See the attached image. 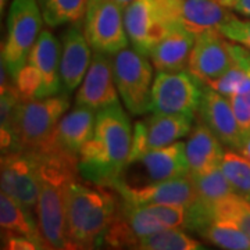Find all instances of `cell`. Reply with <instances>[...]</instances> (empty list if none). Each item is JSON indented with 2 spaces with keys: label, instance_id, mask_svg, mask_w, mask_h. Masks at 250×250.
<instances>
[{
  "label": "cell",
  "instance_id": "1",
  "mask_svg": "<svg viewBox=\"0 0 250 250\" xmlns=\"http://www.w3.org/2000/svg\"><path fill=\"white\" fill-rule=\"evenodd\" d=\"M134 131L120 103L96 113L95 132L78 154V172L92 185L111 188L121 177L132 149Z\"/></svg>",
  "mask_w": 250,
  "mask_h": 250
},
{
  "label": "cell",
  "instance_id": "2",
  "mask_svg": "<svg viewBox=\"0 0 250 250\" xmlns=\"http://www.w3.org/2000/svg\"><path fill=\"white\" fill-rule=\"evenodd\" d=\"M41 164V192L36 223L46 249H72L67 236V190L78 172V156L52 146L36 153Z\"/></svg>",
  "mask_w": 250,
  "mask_h": 250
},
{
  "label": "cell",
  "instance_id": "3",
  "mask_svg": "<svg viewBox=\"0 0 250 250\" xmlns=\"http://www.w3.org/2000/svg\"><path fill=\"white\" fill-rule=\"evenodd\" d=\"M116 213L117 197L106 187L72 181L65 203L67 236L72 249H93L102 245Z\"/></svg>",
  "mask_w": 250,
  "mask_h": 250
},
{
  "label": "cell",
  "instance_id": "4",
  "mask_svg": "<svg viewBox=\"0 0 250 250\" xmlns=\"http://www.w3.org/2000/svg\"><path fill=\"white\" fill-rule=\"evenodd\" d=\"M70 108L68 95L21 100L14 121V150L41 153L52 146L53 134L59 121Z\"/></svg>",
  "mask_w": 250,
  "mask_h": 250
},
{
  "label": "cell",
  "instance_id": "5",
  "mask_svg": "<svg viewBox=\"0 0 250 250\" xmlns=\"http://www.w3.org/2000/svg\"><path fill=\"white\" fill-rule=\"evenodd\" d=\"M124 24L132 47L149 56L164 36L179 28L177 0H135L124 9Z\"/></svg>",
  "mask_w": 250,
  "mask_h": 250
},
{
  "label": "cell",
  "instance_id": "6",
  "mask_svg": "<svg viewBox=\"0 0 250 250\" xmlns=\"http://www.w3.org/2000/svg\"><path fill=\"white\" fill-rule=\"evenodd\" d=\"M43 16L38 0H13L7 13V35L1 46V60L11 78L28 62V57L42 32Z\"/></svg>",
  "mask_w": 250,
  "mask_h": 250
},
{
  "label": "cell",
  "instance_id": "7",
  "mask_svg": "<svg viewBox=\"0 0 250 250\" xmlns=\"http://www.w3.org/2000/svg\"><path fill=\"white\" fill-rule=\"evenodd\" d=\"M113 71L118 95L126 110L134 114H145L152 106L153 64L146 54L136 52L134 47H125L113 57Z\"/></svg>",
  "mask_w": 250,
  "mask_h": 250
},
{
  "label": "cell",
  "instance_id": "8",
  "mask_svg": "<svg viewBox=\"0 0 250 250\" xmlns=\"http://www.w3.org/2000/svg\"><path fill=\"white\" fill-rule=\"evenodd\" d=\"M189 174L190 168L188 163L187 147L185 143L178 141L164 147L149 149L134 159H129L121 177L116 182L141 187L185 177Z\"/></svg>",
  "mask_w": 250,
  "mask_h": 250
},
{
  "label": "cell",
  "instance_id": "9",
  "mask_svg": "<svg viewBox=\"0 0 250 250\" xmlns=\"http://www.w3.org/2000/svg\"><path fill=\"white\" fill-rule=\"evenodd\" d=\"M205 83L192 72L157 71L152 89L153 113L195 117L203 96Z\"/></svg>",
  "mask_w": 250,
  "mask_h": 250
},
{
  "label": "cell",
  "instance_id": "10",
  "mask_svg": "<svg viewBox=\"0 0 250 250\" xmlns=\"http://www.w3.org/2000/svg\"><path fill=\"white\" fill-rule=\"evenodd\" d=\"M83 32L95 52L114 56L128 47L124 9L114 0H88Z\"/></svg>",
  "mask_w": 250,
  "mask_h": 250
},
{
  "label": "cell",
  "instance_id": "11",
  "mask_svg": "<svg viewBox=\"0 0 250 250\" xmlns=\"http://www.w3.org/2000/svg\"><path fill=\"white\" fill-rule=\"evenodd\" d=\"M0 184L1 190L24 208L36 211L41 192V164L36 153L13 150L1 154Z\"/></svg>",
  "mask_w": 250,
  "mask_h": 250
},
{
  "label": "cell",
  "instance_id": "12",
  "mask_svg": "<svg viewBox=\"0 0 250 250\" xmlns=\"http://www.w3.org/2000/svg\"><path fill=\"white\" fill-rule=\"evenodd\" d=\"M193 120L195 117L185 114L153 113L146 120L138 121L134 128L129 159H134L149 149H159L178 142L181 138L190 134Z\"/></svg>",
  "mask_w": 250,
  "mask_h": 250
},
{
  "label": "cell",
  "instance_id": "13",
  "mask_svg": "<svg viewBox=\"0 0 250 250\" xmlns=\"http://www.w3.org/2000/svg\"><path fill=\"white\" fill-rule=\"evenodd\" d=\"M114 189L123 200L132 205H178L189 207L196 202L197 195L193 179L189 175L167 179L161 182L132 187L123 182H116Z\"/></svg>",
  "mask_w": 250,
  "mask_h": 250
},
{
  "label": "cell",
  "instance_id": "14",
  "mask_svg": "<svg viewBox=\"0 0 250 250\" xmlns=\"http://www.w3.org/2000/svg\"><path fill=\"white\" fill-rule=\"evenodd\" d=\"M196 116L199 121L203 123L221 141L224 146L238 152L241 150L246 135L239 126L227 96L205 85Z\"/></svg>",
  "mask_w": 250,
  "mask_h": 250
},
{
  "label": "cell",
  "instance_id": "15",
  "mask_svg": "<svg viewBox=\"0 0 250 250\" xmlns=\"http://www.w3.org/2000/svg\"><path fill=\"white\" fill-rule=\"evenodd\" d=\"M232 64L231 42L218 31L196 36L190 52L188 70L205 85L220 78Z\"/></svg>",
  "mask_w": 250,
  "mask_h": 250
},
{
  "label": "cell",
  "instance_id": "16",
  "mask_svg": "<svg viewBox=\"0 0 250 250\" xmlns=\"http://www.w3.org/2000/svg\"><path fill=\"white\" fill-rule=\"evenodd\" d=\"M117 92L111 54L96 52L92 57L85 78L78 86L75 106H85L99 111L120 103Z\"/></svg>",
  "mask_w": 250,
  "mask_h": 250
},
{
  "label": "cell",
  "instance_id": "17",
  "mask_svg": "<svg viewBox=\"0 0 250 250\" xmlns=\"http://www.w3.org/2000/svg\"><path fill=\"white\" fill-rule=\"evenodd\" d=\"M90 47L85 32H82L78 25L68 28L62 34L60 50L62 93L71 95L78 89L92 62Z\"/></svg>",
  "mask_w": 250,
  "mask_h": 250
},
{
  "label": "cell",
  "instance_id": "18",
  "mask_svg": "<svg viewBox=\"0 0 250 250\" xmlns=\"http://www.w3.org/2000/svg\"><path fill=\"white\" fill-rule=\"evenodd\" d=\"M235 13L217 0H177V22L193 35L218 31Z\"/></svg>",
  "mask_w": 250,
  "mask_h": 250
},
{
  "label": "cell",
  "instance_id": "19",
  "mask_svg": "<svg viewBox=\"0 0 250 250\" xmlns=\"http://www.w3.org/2000/svg\"><path fill=\"white\" fill-rule=\"evenodd\" d=\"M95 110L85 106H75L59 121L53 134L52 146L78 156L83 145L90 141L95 132Z\"/></svg>",
  "mask_w": 250,
  "mask_h": 250
},
{
  "label": "cell",
  "instance_id": "20",
  "mask_svg": "<svg viewBox=\"0 0 250 250\" xmlns=\"http://www.w3.org/2000/svg\"><path fill=\"white\" fill-rule=\"evenodd\" d=\"M60 50L62 47L56 36L49 29H43L29 53L28 62L35 67L42 78L39 99L59 95L62 90Z\"/></svg>",
  "mask_w": 250,
  "mask_h": 250
},
{
  "label": "cell",
  "instance_id": "21",
  "mask_svg": "<svg viewBox=\"0 0 250 250\" xmlns=\"http://www.w3.org/2000/svg\"><path fill=\"white\" fill-rule=\"evenodd\" d=\"M223 146L221 141L199 121L185 143L190 174H203L218 168L225 153Z\"/></svg>",
  "mask_w": 250,
  "mask_h": 250
},
{
  "label": "cell",
  "instance_id": "22",
  "mask_svg": "<svg viewBox=\"0 0 250 250\" xmlns=\"http://www.w3.org/2000/svg\"><path fill=\"white\" fill-rule=\"evenodd\" d=\"M196 35L184 28H175L150 50L153 67L157 71H181L189 62Z\"/></svg>",
  "mask_w": 250,
  "mask_h": 250
},
{
  "label": "cell",
  "instance_id": "23",
  "mask_svg": "<svg viewBox=\"0 0 250 250\" xmlns=\"http://www.w3.org/2000/svg\"><path fill=\"white\" fill-rule=\"evenodd\" d=\"M0 225L3 238L11 235L27 236L38 242L39 245H42L43 249H46L38 223L34 220V213L28 211L27 208H24L3 190L0 193Z\"/></svg>",
  "mask_w": 250,
  "mask_h": 250
},
{
  "label": "cell",
  "instance_id": "24",
  "mask_svg": "<svg viewBox=\"0 0 250 250\" xmlns=\"http://www.w3.org/2000/svg\"><path fill=\"white\" fill-rule=\"evenodd\" d=\"M229 42H231V54H232L231 67L220 78L207 83V86L223 93L227 98L236 93L250 80V50L232 41Z\"/></svg>",
  "mask_w": 250,
  "mask_h": 250
},
{
  "label": "cell",
  "instance_id": "25",
  "mask_svg": "<svg viewBox=\"0 0 250 250\" xmlns=\"http://www.w3.org/2000/svg\"><path fill=\"white\" fill-rule=\"evenodd\" d=\"M197 233L203 239L221 249L250 250V239L248 235L233 224L227 221L213 218Z\"/></svg>",
  "mask_w": 250,
  "mask_h": 250
},
{
  "label": "cell",
  "instance_id": "26",
  "mask_svg": "<svg viewBox=\"0 0 250 250\" xmlns=\"http://www.w3.org/2000/svg\"><path fill=\"white\" fill-rule=\"evenodd\" d=\"M136 249L141 250H202V242L192 238L181 228H166L142 238Z\"/></svg>",
  "mask_w": 250,
  "mask_h": 250
},
{
  "label": "cell",
  "instance_id": "27",
  "mask_svg": "<svg viewBox=\"0 0 250 250\" xmlns=\"http://www.w3.org/2000/svg\"><path fill=\"white\" fill-rule=\"evenodd\" d=\"M43 21L49 27L77 22L86 13L88 0H38Z\"/></svg>",
  "mask_w": 250,
  "mask_h": 250
},
{
  "label": "cell",
  "instance_id": "28",
  "mask_svg": "<svg viewBox=\"0 0 250 250\" xmlns=\"http://www.w3.org/2000/svg\"><path fill=\"white\" fill-rule=\"evenodd\" d=\"M211 217L233 224L250 239V200L232 193L211 206Z\"/></svg>",
  "mask_w": 250,
  "mask_h": 250
},
{
  "label": "cell",
  "instance_id": "29",
  "mask_svg": "<svg viewBox=\"0 0 250 250\" xmlns=\"http://www.w3.org/2000/svg\"><path fill=\"white\" fill-rule=\"evenodd\" d=\"M196 189L197 200L213 206L227 196L235 193L231 184L225 178L221 168H214L203 174H190Z\"/></svg>",
  "mask_w": 250,
  "mask_h": 250
},
{
  "label": "cell",
  "instance_id": "30",
  "mask_svg": "<svg viewBox=\"0 0 250 250\" xmlns=\"http://www.w3.org/2000/svg\"><path fill=\"white\" fill-rule=\"evenodd\" d=\"M220 168L236 195L250 200V160L241 152L228 149L224 153Z\"/></svg>",
  "mask_w": 250,
  "mask_h": 250
},
{
  "label": "cell",
  "instance_id": "31",
  "mask_svg": "<svg viewBox=\"0 0 250 250\" xmlns=\"http://www.w3.org/2000/svg\"><path fill=\"white\" fill-rule=\"evenodd\" d=\"M13 82L22 100L39 99L42 89V78L32 64L27 62L16 75V78H13Z\"/></svg>",
  "mask_w": 250,
  "mask_h": 250
},
{
  "label": "cell",
  "instance_id": "32",
  "mask_svg": "<svg viewBox=\"0 0 250 250\" xmlns=\"http://www.w3.org/2000/svg\"><path fill=\"white\" fill-rule=\"evenodd\" d=\"M143 207L160 221L166 228H181L187 223V208L178 205H143Z\"/></svg>",
  "mask_w": 250,
  "mask_h": 250
},
{
  "label": "cell",
  "instance_id": "33",
  "mask_svg": "<svg viewBox=\"0 0 250 250\" xmlns=\"http://www.w3.org/2000/svg\"><path fill=\"white\" fill-rule=\"evenodd\" d=\"M218 32L228 41L243 45L250 50V18L242 20L233 14L225 24L220 27Z\"/></svg>",
  "mask_w": 250,
  "mask_h": 250
},
{
  "label": "cell",
  "instance_id": "34",
  "mask_svg": "<svg viewBox=\"0 0 250 250\" xmlns=\"http://www.w3.org/2000/svg\"><path fill=\"white\" fill-rule=\"evenodd\" d=\"M228 99L243 134L248 135L250 132V103L242 98L239 93H233L228 96Z\"/></svg>",
  "mask_w": 250,
  "mask_h": 250
},
{
  "label": "cell",
  "instance_id": "35",
  "mask_svg": "<svg viewBox=\"0 0 250 250\" xmlns=\"http://www.w3.org/2000/svg\"><path fill=\"white\" fill-rule=\"evenodd\" d=\"M3 243L6 246V249L9 250H36V249H43L42 245H39L38 242H35L31 238L27 236H21V235H11L7 236L6 241H3Z\"/></svg>",
  "mask_w": 250,
  "mask_h": 250
},
{
  "label": "cell",
  "instance_id": "36",
  "mask_svg": "<svg viewBox=\"0 0 250 250\" xmlns=\"http://www.w3.org/2000/svg\"><path fill=\"white\" fill-rule=\"evenodd\" d=\"M235 14L250 18V0H217Z\"/></svg>",
  "mask_w": 250,
  "mask_h": 250
},
{
  "label": "cell",
  "instance_id": "37",
  "mask_svg": "<svg viewBox=\"0 0 250 250\" xmlns=\"http://www.w3.org/2000/svg\"><path fill=\"white\" fill-rule=\"evenodd\" d=\"M239 152H241L245 157H248V159L250 160V132L246 135V138H245V141H243V145H242V147Z\"/></svg>",
  "mask_w": 250,
  "mask_h": 250
},
{
  "label": "cell",
  "instance_id": "38",
  "mask_svg": "<svg viewBox=\"0 0 250 250\" xmlns=\"http://www.w3.org/2000/svg\"><path fill=\"white\" fill-rule=\"evenodd\" d=\"M114 1H117V3H118L121 7H123V9H125L126 6H129L131 3H134L135 0H114Z\"/></svg>",
  "mask_w": 250,
  "mask_h": 250
},
{
  "label": "cell",
  "instance_id": "39",
  "mask_svg": "<svg viewBox=\"0 0 250 250\" xmlns=\"http://www.w3.org/2000/svg\"><path fill=\"white\" fill-rule=\"evenodd\" d=\"M7 1H9V0H0V9H1V13L4 11V7H6Z\"/></svg>",
  "mask_w": 250,
  "mask_h": 250
}]
</instances>
